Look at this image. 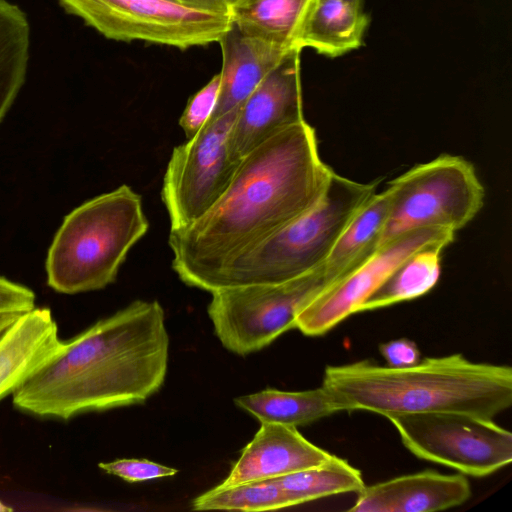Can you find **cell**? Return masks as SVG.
<instances>
[{"label":"cell","mask_w":512,"mask_h":512,"mask_svg":"<svg viewBox=\"0 0 512 512\" xmlns=\"http://www.w3.org/2000/svg\"><path fill=\"white\" fill-rule=\"evenodd\" d=\"M332 173L306 120L279 132L239 161L206 214L170 230L173 270L186 285L209 291L231 259L315 205Z\"/></svg>","instance_id":"6da1fadb"},{"label":"cell","mask_w":512,"mask_h":512,"mask_svg":"<svg viewBox=\"0 0 512 512\" xmlns=\"http://www.w3.org/2000/svg\"><path fill=\"white\" fill-rule=\"evenodd\" d=\"M168 354L162 306L136 300L64 340L62 350L12 394V403L62 420L141 404L162 387Z\"/></svg>","instance_id":"7a4b0ae2"},{"label":"cell","mask_w":512,"mask_h":512,"mask_svg":"<svg viewBox=\"0 0 512 512\" xmlns=\"http://www.w3.org/2000/svg\"><path fill=\"white\" fill-rule=\"evenodd\" d=\"M341 411L386 417L454 412L486 419L512 404V369L477 363L462 354L427 357L392 368L368 360L327 366L322 385Z\"/></svg>","instance_id":"3957f363"},{"label":"cell","mask_w":512,"mask_h":512,"mask_svg":"<svg viewBox=\"0 0 512 512\" xmlns=\"http://www.w3.org/2000/svg\"><path fill=\"white\" fill-rule=\"evenodd\" d=\"M148 228L142 198L128 185L84 202L65 217L52 241L47 284L64 294L106 287Z\"/></svg>","instance_id":"277c9868"},{"label":"cell","mask_w":512,"mask_h":512,"mask_svg":"<svg viewBox=\"0 0 512 512\" xmlns=\"http://www.w3.org/2000/svg\"><path fill=\"white\" fill-rule=\"evenodd\" d=\"M376 183H360L333 171L325 193L304 213L231 259L209 291L280 283L319 268Z\"/></svg>","instance_id":"5b68a950"},{"label":"cell","mask_w":512,"mask_h":512,"mask_svg":"<svg viewBox=\"0 0 512 512\" xmlns=\"http://www.w3.org/2000/svg\"><path fill=\"white\" fill-rule=\"evenodd\" d=\"M387 188L390 207L377 250L419 229L456 233L478 214L485 198L474 166L449 154L412 167Z\"/></svg>","instance_id":"8992f818"},{"label":"cell","mask_w":512,"mask_h":512,"mask_svg":"<svg viewBox=\"0 0 512 512\" xmlns=\"http://www.w3.org/2000/svg\"><path fill=\"white\" fill-rule=\"evenodd\" d=\"M327 285L320 266L280 283L213 291L207 312L222 345L245 356L295 328L297 314Z\"/></svg>","instance_id":"52a82bcc"},{"label":"cell","mask_w":512,"mask_h":512,"mask_svg":"<svg viewBox=\"0 0 512 512\" xmlns=\"http://www.w3.org/2000/svg\"><path fill=\"white\" fill-rule=\"evenodd\" d=\"M104 37L140 40L187 49L218 42L232 27L229 14L188 7L172 0H58Z\"/></svg>","instance_id":"ba28073f"},{"label":"cell","mask_w":512,"mask_h":512,"mask_svg":"<svg viewBox=\"0 0 512 512\" xmlns=\"http://www.w3.org/2000/svg\"><path fill=\"white\" fill-rule=\"evenodd\" d=\"M416 457L483 477L512 461V434L493 419L454 412L388 418Z\"/></svg>","instance_id":"9c48e42d"},{"label":"cell","mask_w":512,"mask_h":512,"mask_svg":"<svg viewBox=\"0 0 512 512\" xmlns=\"http://www.w3.org/2000/svg\"><path fill=\"white\" fill-rule=\"evenodd\" d=\"M239 108L207 122L193 138L173 149L161 189L170 230L197 221L229 186L239 164L229 152L230 131Z\"/></svg>","instance_id":"30bf717a"},{"label":"cell","mask_w":512,"mask_h":512,"mask_svg":"<svg viewBox=\"0 0 512 512\" xmlns=\"http://www.w3.org/2000/svg\"><path fill=\"white\" fill-rule=\"evenodd\" d=\"M455 232L419 229L404 234L382 248L358 267L316 294L297 314L295 328L307 336H320L352 314L406 258L428 246L447 247Z\"/></svg>","instance_id":"8fae6325"},{"label":"cell","mask_w":512,"mask_h":512,"mask_svg":"<svg viewBox=\"0 0 512 512\" xmlns=\"http://www.w3.org/2000/svg\"><path fill=\"white\" fill-rule=\"evenodd\" d=\"M300 53L301 49H292L240 106L229 136V152L235 161L305 120Z\"/></svg>","instance_id":"7c38bea8"},{"label":"cell","mask_w":512,"mask_h":512,"mask_svg":"<svg viewBox=\"0 0 512 512\" xmlns=\"http://www.w3.org/2000/svg\"><path fill=\"white\" fill-rule=\"evenodd\" d=\"M331 456L301 435L297 427L261 422L220 485L279 478L319 465Z\"/></svg>","instance_id":"4fadbf2b"},{"label":"cell","mask_w":512,"mask_h":512,"mask_svg":"<svg viewBox=\"0 0 512 512\" xmlns=\"http://www.w3.org/2000/svg\"><path fill=\"white\" fill-rule=\"evenodd\" d=\"M351 512H432L449 509L471 496L464 474L423 471L402 475L357 492Z\"/></svg>","instance_id":"5bb4252c"},{"label":"cell","mask_w":512,"mask_h":512,"mask_svg":"<svg viewBox=\"0 0 512 512\" xmlns=\"http://www.w3.org/2000/svg\"><path fill=\"white\" fill-rule=\"evenodd\" d=\"M49 308L23 313L0 336V401L54 358L63 348Z\"/></svg>","instance_id":"9a60e30c"},{"label":"cell","mask_w":512,"mask_h":512,"mask_svg":"<svg viewBox=\"0 0 512 512\" xmlns=\"http://www.w3.org/2000/svg\"><path fill=\"white\" fill-rule=\"evenodd\" d=\"M218 43L222 51L220 90L216 107L208 122L240 107L264 78L294 49L245 35L233 25Z\"/></svg>","instance_id":"2e32d148"},{"label":"cell","mask_w":512,"mask_h":512,"mask_svg":"<svg viewBox=\"0 0 512 512\" xmlns=\"http://www.w3.org/2000/svg\"><path fill=\"white\" fill-rule=\"evenodd\" d=\"M369 16L342 0H314L306 17L298 47L314 49L327 57H339L362 46Z\"/></svg>","instance_id":"e0dca14e"},{"label":"cell","mask_w":512,"mask_h":512,"mask_svg":"<svg viewBox=\"0 0 512 512\" xmlns=\"http://www.w3.org/2000/svg\"><path fill=\"white\" fill-rule=\"evenodd\" d=\"M389 207L390 192L386 188L380 193H374L355 214L321 265L328 285L358 267L377 251Z\"/></svg>","instance_id":"ac0fdd59"},{"label":"cell","mask_w":512,"mask_h":512,"mask_svg":"<svg viewBox=\"0 0 512 512\" xmlns=\"http://www.w3.org/2000/svg\"><path fill=\"white\" fill-rule=\"evenodd\" d=\"M314 0H236L232 24L241 33L286 48H299L306 17ZM300 49V48H299Z\"/></svg>","instance_id":"d6986e66"},{"label":"cell","mask_w":512,"mask_h":512,"mask_svg":"<svg viewBox=\"0 0 512 512\" xmlns=\"http://www.w3.org/2000/svg\"><path fill=\"white\" fill-rule=\"evenodd\" d=\"M234 402L260 422L292 427L305 426L341 411L323 386L305 391L267 388L237 397Z\"/></svg>","instance_id":"ffe728a7"},{"label":"cell","mask_w":512,"mask_h":512,"mask_svg":"<svg viewBox=\"0 0 512 512\" xmlns=\"http://www.w3.org/2000/svg\"><path fill=\"white\" fill-rule=\"evenodd\" d=\"M29 55L26 13L9 0H0V123L25 82Z\"/></svg>","instance_id":"44dd1931"},{"label":"cell","mask_w":512,"mask_h":512,"mask_svg":"<svg viewBox=\"0 0 512 512\" xmlns=\"http://www.w3.org/2000/svg\"><path fill=\"white\" fill-rule=\"evenodd\" d=\"M444 248L424 247L406 258L365 300L359 312L388 307L429 292L439 280Z\"/></svg>","instance_id":"7402d4cb"},{"label":"cell","mask_w":512,"mask_h":512,"mask_svg":"<svg viewBox=\"0 0 512 512\" xmlns=\"http://www.w3.org/2000/svg\"><path fill=\"white\" fill-rule=\"evenodd\" d=\"M277 481L295 506L341 493H357L365 486L360 470L335 455Z\"/></svg>","instance_id":"603a6c76"},{"label":"cell","mask_w":512,"mask_h":512,"mask_svg":"<svg viewBox=\"0 0 512 512\" xmlns=\"http://www.w3.org/2000/svg\"><path fill=\"white\" fill-rule=\"evenodd\" d=\"M295 506L277 478L231 486L218 485L192 501V509L268 511Z\"/></svg>","instance_id":"cb8c5ba5"},{"label":"cell","mask_w":512,"mask_h":512,"mask_svg":"<svg viewBox=\"0 0 512 512\" xmlns=\"http://www.w3.org/2000/svg\"><path fill=\"white\" fill-rule=\"evenodd\" d=\"M220 81L217 73L189 98L179 119L186 139L193 138L208 122L217 104Z\"/></svg>","instance_id":"d4e9b609"},{"label":"cell","mask_w":512,"mask_h":512,"mask_svg":"<svg viewBox=\"0 0 512 512\" xmlns=\"http://www.w3.org/2000/svg\"><path fill=\"white\" fill-rule=\"evenodd\" d=\"M98 467L127 482H143L175 475L178 470L147 459H117L100 462Z\"/></svg>","instance_id":"484cf974"},{"label":"cell","mask_w":512,"mask_h":512,"mask_svg":"<svg viewBox=\"0 0 512 512\" xmlns=\"http://www.w3.org/2000/svg\"><path fill=\"white\" fill-rule=\"evenodd\" d=\"M379 352L386 360L387 366L392 368L409 367L421 360V353L417 344L408 338L381 343Z\"/></svg>","instance_id":"4316f807"},{"label":"cell","mask_w":512,"mask_h":512,"mask_svg":"<svg viewBox=\"0 0 512 512\" xmlns=\"http://www.w3.org/2000/svg\"><path fill=\"white\" fill-rule=\"evenodd\" d=\"M179 4L222 14H229L230 6L226 0H172Z\"/></svg>","instance_id":"83f0119b"},{"label":"cell","mask_w":512,"mask_h":512,"mask_svg":"<svg viewBox=\"0 0 512 512\" xmlns=\"http://www.w3.org/2000/svg\"><path fill=\"white\" fill-rule=\"evenodd\" d=\"M23 314L18 311L0 312V336Z\"/></svg>","instance_id":"f1b7e54d"},{"label":"cell","mask_w":512,"mask_h":512,"mask_svg":"<svg viewBox=\"0 0 512 512\" xmlns=\"http://www.w3.org/2000/svg\"><path fill=\"white\" fill-rule=\"evenodd\" d=\"M14 509L0 501V512H12Z\"/></svg>","instance_id":"f546056e"},{"label":"cell","mask_w":512,"mask_h":512,"mask_svg":"<svg viewBox=\"0 0 512 512\" xmlns=\"http://www.w3.org/2000/svg\"><path fill=\"white\" fill-rule=\"evenodd\" d=\"M342 1H346V2L355 4V5H358V6H362V4H363V0H342Z\"/></svg>","instance_id":"4dcf8cb0"},{"label":"cell","mask_w":512,"mask_h":512,"mask_svg":"<svg viewBox=\"0 0 512 512\" xmlns=\"http://www.w3.org/2000/svg\"><path fill=\"white\" fill-rule=\"evenodd\" d=\"M226 1L228 2L229 6H230V5H231L232 3H234L236 0H226Z\"/></svg>","instance_id":"1f68e13d"}]
</instances>
